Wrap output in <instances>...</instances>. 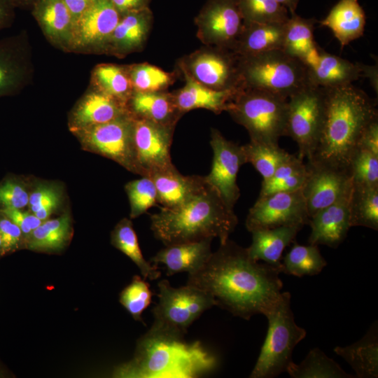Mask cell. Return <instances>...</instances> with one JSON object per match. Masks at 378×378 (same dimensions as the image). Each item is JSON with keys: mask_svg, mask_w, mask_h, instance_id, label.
Masks as SVG:
<instances>
[{"mask_svg": "<svg viewBox=\"0 0 378 378\" xmlns=\"http://www.w3.org/2000/svg\"><path fill=\"white\" fill-rule=\"evenodd\" d=\"M264 315L268 321L267 332L251 378H274L286 372L295 346L307 334L295 322L289 292L281 293Z\"/></svg>", "mask_w": 378, "mask_h": 378, "instance_id": "obj_6", "label": "cell"}, {"mask_svg": "<svg viewBox=\"0 0 378 378\" xmlns=\"http://www.w3.org/2000/svg\"><path fill=\"white\" fill-rule=\"evenodd\" d=\"M125 189L130 202L132 219L140 216L158 203L155 186L148 176L128 182Z\"/></svg>", "mask_w": 378, "mask_h": 378, "instance_id": "obj_43", "label": "cell"}, {"mask_svg": "<svg viewBox=\"0 0 378 378\" xmlns=\"http://www.w3.org/2000/svg\"><path fill=\"white\" fill-rule=\"evenodd\" d=\"M127 66L134 90L136 92L166 91L175 81L174 72L165 71L146 62Z\"/></svg>", "mask_w": 378, "mask_h": 378, "instance_id": "obj_41", "label": "cell"}, {"mask_svg": "<svg viewBox=\"0 0 378 378\" xmlns=\"http://www.w3.org/2000/svg\"><path fill=\"white\" fill-rule=\"evenodd\" d=\"M1 240L0 237V256H1Z\"/></svg>", "mask_w": 378, "mask_h": 378, "instance_id": "obj_58", "label": "cell"}, {"mask_svg": "<svg viewBox=\"0 0 378 378\" xmlns=\"http://www.w3.org/2000/svg\"><path fill=\"white\" fill-rule=\"evenodd\" d=\"M1 256L13 253L24 245L20 227L0 211Z\"/></svg>", "mask_w": 378, "mask_h": 378, "instance_id": "obj_48", "label": "cell"}, {"mask_svg": "<svg viewBox=\"0 0 378 378\" xmlns=\"http://www.w3.org/2000/svg\"><path fill=\"white\" fill-rule=\"evenodd\" d=\"M71 234V218L69 213H64L57 218L43 221L31 232L24 246L37 251H59L66 245Z\"/></svg>", "mask_w": 378, "mask_h": 378, "instance_id": "obj_34", "label": "cell"}, {"mask_svg": "<svg viewBox=\"0 0 378 378\" xmlns=\"http://www.w3.org/2000/svg\"><path fill=\"white\" fill-rule=\"evenodd\" d=\"M182 74L186 81L184 86L172 93L178 108L183 114L197 108H204L220 114L227 111L229 104L239 90H213L189 76Z\"/></svg>", "mask_w": 378, "mask_h": 378, "instance_id": "obj_26", "label": "cell"}, {"mask_svg": "<svg viewBox=\"0 0 378 378\" xmlns=\"http://www.w3.org/2000/svg\"><path fill=\"white\" fill-rule=\"evenodd\" d=\"M365 20L358 0H340L319 22L332 31L342 48L363 36Z\"/></svg>", "mask_w": 378, "mask_h": 378, "instance_id": "obj_31", "label": "cell"}, {"mask_svg": "<svg viewBox=\"0 0 378 378\" xmlns=\"http://www.w3.org/2000/svg\"><path fill=\"white\" fill-rule=\"evenodd\" d=\"M210 145L213 150L212 164L205 179L234 209L240 197L237 174L241 167L247 163L243 145L227 140L215 128L211 130Z\"/></svg>", "mask_w": 378, "mask_h": 378, "instance_id": "obj_16", "label": "cell"}, {"mask_svg": "<svg viewBox=\"0 0 378 378\" xmlns=\"http://www.w3.org/2000/svg\"><path fill=\"white\" fill-rule=\"evenodd\" d=\"M111 241L137 266L144 278L155 280L160 276L158 265L145 260L130 219L124 218L117 223L111 232Z\"/></svg>", "mask_w": 378, "mask_h": 378, "instance_id": "obj_35", "label": "cell"}, {"mask_svg": "<svg viewBox=\"0 0 378 378\" xmlns=\"http://www.w3.org/2000/svg\"><path fill=\"white\" fill-rule=\"evenodd\" d=\"M120 15L149 8L150 0H111Z\"/></svg>", "mask_w": 378, "mask_h": 378, "instance_id": "obj_51", "label": "cell"}, {"mask_svg": "<svg viewBox=\"0 0 378 378\" xmlns=\"http://www.w3.org/2000/svg\"><path fill=\"white\" fill-rule=\"evenodd\" d=\"M302 190L276 192L259 196L247 214L245 225L251 232L258 230L309 223Z\"/></svg>", "mask_w": 378, "mask_h": 378, "instance_id": "obj_13", "label": "cell"}, {"mask_svg": "<svg viewBox=\"0 0 378 378\" xmlns=\"http://www.w3.org/2000/svg\"><path fill=\"white\" fill-rule=\"evenodd\" d=\"M90 85L126 105L134 91L127 66L111 63L93 68Z\"/></svg>", "mask_w": 378, "mask_h": 378, "instance_id": "obj_33", "label": "cell"}, {"mask_svg": "<svg viewBox=\"0 0 378 378\" xmlns=\"http://www.w3.org/2000/svg\"><path fill=\"white\" fill-rule=\"evenodd\" d=\"M358 148L378 155V118L372 120L365 127L359 139Z\"/></svg>", "mask_w": 378, "mask_h": 378, "instance_id": "obj_50", "label": "cell"}, {"mask_svg": "<svg viewBox=\"0 0 378 378\" xmlns=\"http://www.w3.org/2000/svg\"><path fill=\"white\" fill-rule=\"evenodd\" d=\"M213 239L165 246L149 262L162 264L167 276L188 272L192 274L201 269L210 258Z\"/></svg>", "mask_w": 378, "mask_h": 378, "instance_id": "obj_23", "label": "cell"}, {"mask_svg": "<svg viewBox=\"0 0 378 378\" xmlns=\"http://www.w3.org/2000/svg\"><path fill=\"white\" fill-rule=\"evenodd\" d=\"M158 302L152 309L150 329L184 337L190 325L205 311L216 306L209 293L188 284L172 287L166 279L158 283Z\"/></svg>", "mask_w": 378, "mask_h": 378, "instance_id": "obj_8", "label": "cell"}, {"mask_svg": "<svg viewBox=\"0 0 378 378\" xmlns=\"http://www.w3.org/2000/svg\"><path fill=\"white\" fill-rule=\"evenodd\" d=\"M29 193L18 178L9 176L0 182V209H22L28 206Z\"/></svg>", "mask_w": 378, "mask_h": 378, "instance_id": "obj_47", "label": "cell"}, {"mask_svg": "<svg viewBox=\"0 0 378 378\" xmlns=\"http://www.w3.org/2000/svg\"><path fill=\"white\" fill-rule=\"evenodd\" d=\"M286 22H244L242 31L232 51L239 57H246L270 50H282Z\"/></svg>", "mask_w": 378, "mask_h": 378, "instance_id": "obj_29", "label": "cell"}, {"mask_svg": "<svg viewBox=\"0 0 378 378\" xmlns=\"http://www.w3.org/2000/svg\"><path fill=\"white\" fill-rule=\"evenodd\" d=\"M307 166L303 160L292 155L283 162L272 176L262 181L259 196L276 192H293L302 189L306 179Z\"/></svg>", "mask_w": 378, "mask_h": 378, "instance_id": "obj_37", "label": "cell"}, {"mask_svg": "<svg viewBox=\"0 0 378 378\" xmlns=\"http://www.w3.org/2000/svg\"><path fill=\"white\" fill-rule=\"evenodd\" d=\"M239 68L243 88L265 90L287 99L308 84L306 65L283 50L239 57Z\"/></svg>", "mask_w": 378, "mask_h": 378, "instance_id": "obj_7", "label": "cell"}, {"mask_svg": "<svg viewBox=\"0 0 378 378\" xmlns=\"http://www.w3.org/2000/svg\"><path fill=\"white\" fill-rule=\"evenodd\" d=\"M350 224L378 230V186L353 184L349 197Z\"/></svg>", "mask_w": 378, "mask_h": 378, "instance_id": "obj_36", "label": "cell"}, {"mask_svg": "<svg viewBox=\"0 0 378 378\" xmlns=\"http://www.w3.org/2000/svg\"><path fill=\"white\" fill-rule=\"evenodd\" d=\"M152 292L149 284L136 275L120 294V302L136 321L144 323L141 314L150 305Z\"/></svg>", "mask_w": 378, "mask_h": 378, "instance_id": "obj_44", "label": "cell"}, {"mask_svg": "<svg viewBox=\"0 0 378 378\" xmlns=\"http://www.w3.org/2000/svg\"><path fill=\"white\" fill-rule=\"evenodd\" d=\"M178 67L182 74L213 90L243 88L239 57L231 50L204 46L179 59Z\"/></svg>", "mask_w": 378, "mask_h": 378, "instance_id": "obj_11", "label": "cell"}, {"mask_svg": "<svg viewBox=\"0 0 378 378\" xmlns=\"http://www.w3.org/2000/svg\"><path fill=\"white\" fill-rule=\"evenodd\" d=\"M152 23L150 8L122 15L104 54L122 58L141 51L146 43Z\"/></svg>", "mask_w": 378, "mask_h": 378, "instance_id": "obj_19", "label": "cell"}, {"mask_svg": "<svg viewBox=\"0 0 378 378\" xmlns=\"http://www.w3.org/2000/svg\"><path fill=\"white\" fill-rule=\"evenodd\" d=\"M244 23L286 22L288 10L275 0H237Z\"/></svg>", "mask_w": 378, "mask_h": 378, "instance_id": "obj_42", "label": "cell"}, {"mask_svg": "<svg viewBox=\"0 0 378 378\" xmlns=\"http://www.w3.org/2000/svg\"><path fill=\"white\" fill-rule=\"evenodd\" d=\"M286 372L292 378L354 377L318 348L310 350L300 364L292 361L287 367Z\"/></svg>", "mask_w": 378, "mask_h": 378, "instance_id": "obj_38", "label": "cell"}, {"mask_svg": "<svg viewBox=\"0 0 378 378\" xmlns=\"http://www.w3.org/2000/svg\"><path fill=\"white\" fill-rule=\"evenodd\" d=\"M302 228L300 225H291L252 231V242L246 248L248 254L255 260H263L278 268L281 272L282 253Z\"/></svg>", "mask_w": 378, "mask_h": 378, "instance_id": "obj_28", "label": "cell"}, {"mask_svg": "<svg viewBox=\"0 0 378 378\" xmlns=\"http://www.w3.org/2000/svg\"><path fill=\"white\" fill-rule=\"evenodd\" d=\"M216 358L200 342H188L150 330L138 341L134 358L118 366L113 377L127 378L197 377L211 372Z\"/></svg>", "mask_w": 378, "mask_h": 378, "instance_id": "obj_4", "label": "cell"}, {"mask_svg": "<svg viewBox=\"0 0 378 378\" xmlns=\"http://www.w3.org/2000/svg\"><path fill=\"white\" fill-rule=\"evenodd\" d=\"M204 45L233 50L244 27L237 0H208L195 18Z\"/></svg>", "mask_w": 378, "mask_h": 378, "instance_id": "obj_14", "label": "cell"}, {"mask_svg": "<svg viewBox=\"0 0 378 378\" xmlns=\"http://www.w3.org/2000/svg\"><path fill=\"white\" fill-rule=\"evenodd\" d=\"M7 376L6 370H4L0 365V377H4Z\"/></svg>", "mask_w": 378, "mask_h": 378, "instance_id": "obj_57", "label": "cell"}, {"mask_svg": "<svg viewBox=\"0 0 378 378\" xmlns=\"http://www.w3.org/2000/svg\"><path fill=\"white\" fill-rule=\"evenodd\" d=\"M27 32L0 38V98L20 92L33 79L32 50Z\"/></svg>", "mask_w": 378, "mask_h": 378, "instance_id": "obj_17", "label": "cell"}, {"mask_svg": "<svg viewBox=\"0 0 378 378\" xmlns=\"http://www.w3.org/2000/svg\"><path fill=\"white\" fill-rule=\"evenodd\" d=\"M94 0H63L71 13L74 23L87 10Z\"/></svg>", "mask_w": 378, "mask_h": 378, "instance_id": "obj_53", "label": "cell"}, {"mask_svg": "<svg viewBox=\"0 0 378 378\" xmlns=\"http://www.w3.org/2000/svg\"><path fill=\"white\" fill-rule=\"evenodd\" d=\"M129 113L126 104L90 85L69 113V130L105 123Z\"/></svg>", "mask_w": 378, "mask_h": 378, "instance_id": "obj_20", "label": "cell"}, {"mask_svg": "<svg viewBox=\"0 0 378 378\" xmlns=\"http://www.w3.org/2000/svg\"><path fill=\"white\" fill-rule=\"evenodd\" d=\"M278 268L252 259L246 248L228 239L212 252L187 284L211 295L216 306L249 320L265 312L279 299L283 288Z\"/></svg>", "mask_w": 378, "mask_h": 378, "instance_id": "obj_1", "label": "cell"}, {"mask_svg": "<svg viewBox=\"0 0 378 378\" xmlns=\"http://www.w3.org/2000/svg\"><path fill=\"white\" fill-rule=\"evenodd\" d=\"M327 262L322 256L318 246L301 245L294 242L283 259L281 273L301 277L319 274Z\"/></svg>", "mask_w": 378, "mask_h": 378, "instance_id": "obj_39", "label": "cell"}, {"mask_svg": "<svg viewBox=\"0 0 378 378\" xmlns=\"http://www.w3.org/2000/svg\"><path fill=\"white\" fill-rule=\"evenodd\" d=\"M31 10L47 41L68 52L74 20L63 0H38Z\"/></svg>", "mask_w": 378, "mask_h": 378, "instance_id": "obj_22", "label": "cell"}, {"mask_svg": "<svg viewBox=\"0 0 378 378\" xmlns=\"http://www.w3.org/2000/svg\"><path fill=\"white\" fill-rule=\"evenodd\" d=\"M351 192L309 218L308 224L312 228L308 239L309 244L337 248L345 239L351 227Z\"/></svg>", "mask_w": 378, "mask_h": 378, "instance_id": "obj_21", "label": "cell"}, {"mask_svg": "<svg viewBox=\"0 0 378 378\" xmlns=\"http://www.w3.org/2000/svg\"><path fill=\"white\" fill-rule=\"evenodd\" d=\"M134 118L130 113L111 121L70 130L83 148L118 163L140 175L133 139Z\"/></svg>", "mask_w": 378, "mask_h": 378, "instance_id": "obj_10", "label": "cell"}, {"mask_svg": "<svg viewBox=\"0 0 378 378\" xmlns=\"http://www.w3.org/2000/svg\"><path fill=\"white\" fill-rule=\"evenodd\" d=\"M315 18H304L295 13L290 15L286 25L283 50L303 62L307 68L314 65L321 49L314 37Z\"/></svg>", "mask_w": 378, "mask_h": 378, "instance_id": "obj_30", "label": "cell"}, {"mask_svg": "<svg viewBox=\"0 0 378 378\" xmlns=\"http://www.w3.org/2000/svg\"><path fill=\"white\" fill-rule=\"evenodd\" d=\"M334 351L342 356L359 378L378 377V335L377 322L358 342L344 347L336 346Z\"/></svg>", "mask_w": 378, "mask_h": 378, "instance_id": "obj_32", "label": "cell"}, {"mask_svg": "<svg viewBox=\"0 0 378 378\" xmlns=\"http://www.w3.org/2000/svg\"><path fill=\"white\" fill-rule=\"evenodd\" d=\"M150 218L155 237L165 246L216 237L223 244L238 223L234 209L208 183L183 204L161 208Z\"/></svg>", "mask_w": 378, "mask_h": 378, "instance_id": "obj_3", "label": "cell"}, {"mask_svg": "<svg viewBox=\"0 0 378 378\" xmlns=\"http://www.w3.org/2000/svg\"><path fill=\"white\" fill-rule=\"evenodd\" d=\"M361 77L358 63L354 64L323 50L316 63L307 67L308 84L333 88L352 84Z\"/></svg>", "mask_w": 378, "mask_h": 378, "instance_id": "obj_27", "label": "cell"}, {"mask_svg": "<svg viewBox=\"0 0 378 378\" xmlns=\"http://www.w3.org/2000/svg\"><path fill=\"white\" fill-rule=\"evenodd\" d=\"M226 111L247 130L251 141L277 145L279 138L286 136L287 98L243 88L234 95Z\"/></svg>", "mask_w": 378, "mask_h": 378, "instance_id": "obj_5", "label": "cell"}, {"mask_svg": "<svg viewBox=\"0 0 378 378\" xmlns=\"http://www.w3.org/2000/svg\"><path fill=\"white\" fill-rule=\"evenodd\" d=\"M361 76L368 78L370 83V85L377 93L378 92V69L377 64L375 65H367L360 63H358Z\"/></svg>", "mask_w": 378, "mask_h": 378, "instance_id": "obj_54", "label": "cell"}, {"mask_svg": "<svg viewBox=\"0 0 378 378\" xmlns=\"http://www.w3.org/2000/svg\"><path fill=\"white\" fill-rule=\"evenodd\" d=\"M0 211L20 227L24 236V243L31 232L43 223L33 213L22 209L4 208L0 209Z\"/></svg>", "mask_w": 378, "mask_h": 378, "instance_id": "obj_49", "label": "cell"}, {"mask_svg": "<svg viewBox=\"0 0 378 378\" xmlns=\"http://www.w3.org/2000/svg\"><path fill=\"white\" fill-rule=\"evenodd\" d=\"M133 118L134 146L140 176L149 177L174 168L170 150L175 127Z\"/></svg>", "mask_w": 378, "mask_h": 378, "instance_id": "obj_15", "label": "cell"}, {"mask_svg": "<svg viewBox=\"0 0 378 378\" xmlns=\"http://www.w3.org/2000/svg\"><path fill=\"white\" fill-rule=\"evenodd\" d=\"M321 135L307 162L349 172L365 127L378 118L375 103L352 84L326 88Z\"/></svg>", "mask_w": 378, "mask_h": 378, "instance_id": "obj_2", "label": "cell"}, {"mask_svg": "<svg viewBox=\"0 0 378 378\" xmlns=\"http://www.w3.org/2000/svg\"><path fill=\"white\" fill-rule=\"evenodd\" d=\"M149 178L156 188L157 202L164 209H174L183 204L207 183L204 176L183 175L176 167L155 174Z\"/></svg>", "mask_w": 378, "mask_h": 378, "instance_id": "obj_24", "label": "cell"}, {"mask_svg": "<svg viewBox=\"0 0 378 378\" xmlns=\"http://www.w3.org/2000/svg\"><path fill=\"white\" fill-rule=\"evenodd\" d=\"M15 8L9 0H0V31L10 27L15 20Z\"/></svg>", "mask_w": 378, "mask_h": 378, "instance_id": "obj_52", "label": "cell"}, {"mask_svg": "<svg viewBox=\"0 0 378 378\" xmlns=\"http://www.w3.org/2000/svg\"><path fill=\"white\" fill-rule=\"evenodd\" d=\"M13 6L17 8H31L38 0H9Z\"/></svg>", "mask_w": 378, "mask_h": 378, "instance_id": "obj_55", "label": "cell"}, {"mask_svg": "<svg viewBox=\"0 0 378 378\" xmlns=\"http://www.w3.org/2000/svg\"><path fill=\"white\" fill-rule=\"evenodd\" d=\"M120 17L111 0H94L74 23L68 52L104 54Z\"/></svg>", "mask_w": 378, "mask_h": 378, "instance_id": "obj_12", "label": "cell"}, {"mask_svg": "<svg viewBox=\"0 0 378 378\" xmlns=\"http://www.w3.org/2000/svg\"><path fill=\"white\" fill-rule=\"evenodd\" d=\"M247 162L251 163L260 174L262 181L270 178L276 169L290 154L279 144H267L251 141L243 145Z\"/></svg>", "mask_w": 378, "mask_h": 378, "instance_id": "obj_40", "label": "cell"}, {"mask_svg": "<svg viewBox=\"0 0 378 378\" xmlns=\"http://www.w3.org/2000/svg\"><path fill=\"white\" fill-rule=\"evenodd\" d=\"M326 88L307 84L288 98L286 136L298 144V157L307 160L318 144L326 108Z\"/></svg>", "mask_w": 378, "mask_h": 378, "instance_id": "obj_9", "label": "cell"}, {"mask_svg": "<svg viewBox=\"0 0 378 378\" xmlns=\"http://www.w3.org/2000/svg\"><path fill=\"white\" fill-rule=\"evenodd\" d=\"M279 4L284 6L288 12L291 14H293L295 13L296 8L298 7V4L299 2V0H275Z\"/></svg>", "mask_w": 378, "mask_h": 378, "instance_id": "obj_56", "label": "cell"}, {"mask_svg": "<svg viewBox=\"0 0 378 378\" xmlns=\"http://www.w3.org/2000/svg\"><path fill=\"white\" fill-rule=\"evenodd\" d=\"M349 172L353 184L378 186V155L358 148L351 160Z\"/></svg>", "mask_w": 378, "mask_h": 378, "instance_id": "obj_46", "label": "cell"}, {"mask_svg": "<svg viewBox=\"0 0 378 378\" xmlns=\"http://www.w3.org/2000/svg\"><path fill=\"white\" fill-rule=\"evenodd\" d=\"M306 166L307 174L301 190L310 218L349 193L353 182L348 172L309 162Z\"/></svg>", "mask_w": 378, "mask_h": 378, "instance_id": "obj_18", "label": "cell"}, {"mask_svg": "<svg viewBox=\"0 0 378 378\" xmlns=\"http://www.w3.org/2000/svg\"><path fill=\"white\" fill-rule=\"evenodd\" d=\"M62 193L60 188L53 183H42L29 194L28 206L42 221L61 205Z\"/></svg>", "mask_w": 378, "mask_h": 378, "instance_id": "obj_45", "label": "cell"}, {"mask_svg": "<svg viewBox=\"0 0 378 378\" xmlns=\"http://www.w3.org/2000/svg\"><path fill=\"white\" fill-rule=\"evenodd\" d=\"M129 112L136 118L176 127L183 115L178 108L172 92L134 91L127 102Z\"/></svg>", "mask_w": 378, "mask_h": 378, "instance_id": "obj_25", "label": "cell"}]
</instances>
